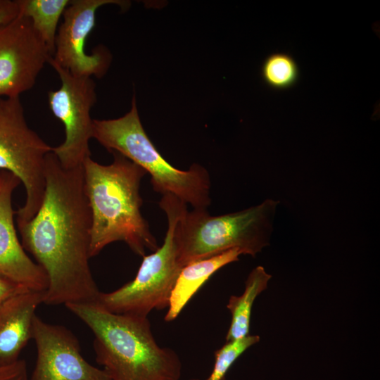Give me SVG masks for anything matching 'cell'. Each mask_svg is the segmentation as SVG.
<instances>
[{
  "label": "cell",
  "mask_w": 380,
  "mask_h": 380,
  "mask_svg": "<svg viewBox=\"0 0 380 380\" xmlns=\"http://www.w3.org/2000/svg\"><path fill=\"white\" fill-rule=\"evenodd\" d=\"M42 204L30 220L18 224L21 244L45 272L44 303H97L100 291L89 264L91 216L83 166L66 169L47 154Z\"/></svg>",
  "instance_id": "6da1fadb"
},
{
  "label": "cell",
  "mask_w": 380,
  "mask_h": 380,
  "mask_svg": "<svg viewBox=\"0 0 380 380\" xmlns=\"http://www.w3.org/2000/svg\"><path fill=\"white\" fill-rule=\"evenodd\" d=\"M113 161L101 165L88 157L84 161V191L88 200L91 230L90 258L115 241L125 242L144 257L158 243L141 213V181L146 172L124 156L110 152Z\"/></svg>",
  "instance_id": "7a4b0ae2"
},
{
  "label": "cell",
  "mask_w": 380,
  "mask_h": 380,
  "mask_svg": "<svg viewBox=\"0 0 380 380\" xmlns=\"http://www.w3.org/2000/svg\"><path fill=\"white\" fill-rule=\"evenodd\" d=\"M65 306L93 333L96 361L110 380L180 379L179 355L158 344L148 317L114 314L97 303Z\"/></svg>",
  "instance_id": "3957f363"
},
{
  "label": "cell",
  "mask_w": 380,
  "mask_h": 380,
  "mask_svg": "<svg viewBox=\"0 0 380 380\" xmlns=\"http://www.w3.org/2000/svg\"><path fill=\"white\" fill-rule=\"evenodd\" d=\"M92 138L110 153H120L149 173L155 191L162 195L171 194L193 209H207L210 205V179L207 170L194 163L187 170H181L163 157L144 129L135 95L129 111L123 116L93 120Z\"/></svg>",
  "instance_id": "277c9868"
},
{
  "label": "cell",
  "mask_w": 380,
  "mask_h": 380,
  "mask_svg": "<svg viewBox=\"0 0 380 380\" xmlns=\"http://www.w3.org/2000/svg\"><path fill=\"white\" fill-rule=\"evenodd\" d=\"M279 201L266 199L247 209L212 216L207 209L186 210L176 232L177 258L185 265L238 248L252 257L270 245Z\"/></svg>",
  "instance_id": "5b68a950"
},
{
  "label": "cell",
  "mask_w": 380,
  "mask_h": 380,
  "mask_svg": "<svg viewBox=\"0 0 380 380\" xmlns=\"http://www.w3.org/2000/svg\"><path fill=\"white\" fill-rule=\"evenodd\" d=\"M186 203L167 194L159 201L167 220V229L161 246L145 255L134 279L118 289L101 292L97 303L118 315L148 317L153 310L168 308L172 291L182 269L177 258L176 232Z\"/></svg>",
  "instance_id": "8992f818"
},
{
  "label": "cell",
  "mask_w": 380,
  "mask_h": 380,
  "mask_svg": "<svg viewBox=\"0 0 380 380\" xmlns=\"http://www.w3.org/2000/svg\"><path fill=\"white\" fill-rule=\"evenodd\" d=\"M52 148L27 125L20 97L0 96V169L15 175L26 193L15 212L18 224L31 220L42 204L45 159Z\"/></svg>",
  "instance_id": "52a82bcc"
},
{
  "label": "cell",
  "mask_w": 380,
  "mask_h": 380,
  "mask_svg": "<svg viewBox=\"0 0 380 380\" xmlns=\"http://www.w3.org/2000/svg\"><path fill=\"white\" fill-rule=\"evenodd\" d=\"M48 63L58 73L61 87L48 92L49 106L63 124L64 141L52 148L61 166L66 169L82 166L91 157L89 146L92 138L91 108L96 102V84L91 77H77L61 68L50 57Z\"/></svg>",
  "instance_id": "ba28073f"
},
{
  "label": "cell",
  "mask_w": 380,
  "mask_h": 380,
  "mask_svg": "<svg viewBox=\"0 0 380 380\" xmlns=\"http://www.w3.org/2000/svg\"><path fill=\"white\" fill-rule=\"evenodd\" d=\"M106 4H116L127 9L129 1L120 0H70L58 27L52 60L77 77H103L112 61L109 50L102 45L91 54L85 50V43L96 25L97 9Z\"/></svg>",
  "instance_id": "9c48e42d"
},
{
  "label": "cell",
  "mask_w": 380,
  "mask_h": 380,
  "mask_svg": "<svg viewBox=\"0 0 380 380\" xmlns=\"http://www.w3.org/2000/svg\"><path fill=\"white\" fill-rule=\"evenodd\" d=\"M50 57L27 18L0 26V96L20 97L31 89Z\"/></svg>",
  "instance_id": "30bf717a"
},
{
  "label": "cell",
  "mask_w": 380,
  "mask_h": 380,
  "mask_svg": "<svg viewBox=\"0 0 380 380\" xmlns=\"http://www.w3.org/2000/svg\"><path fill=\"white\" fill-rule=\"evenodd\" d=\"M32 339L37 359L30 380H110L102 369L83 357L77 338L65 327L47 323L36 315Z\"/></svg>",
  "instance_id": "8fae6325"
},
{
  "label": "cell",
  "mask_w": 380,
  "mask_h": 380,
  "mask_svg": "<svg viewBox=\"0 0 380 380\" xmlns=\"http://www.w3.org/2000/svg\"><path fill=\"white\" fill-rule=\"evenodd\" d=\"M20 183L11 172H0V274L30 290L45 291L46 274L26 253L14 226L11 198Z\"/></svg>",
  "instance_id": "7c38bea8"
},
{
  "label": "cell",
  "mask_w": 380,
  "mask_h": 380,
  "mask_svg": "<svg viewBox=\"0 0 380 380\" xmlns=\"http://www.w3.org/2000/svg\"><path fill=\"white\" fill-rule=\"evenodd\" d=\"M44 291L29 290L0 306V366L13 364L32 339V323Z\"/></svg>",
  "instance_id": "4fadbf2b"
},
{
  "label": "cell",
  "mask_w": 380,
  "mask_h": 380,
  "mask_svg": "<svg viewBox=\"0 0 380 380\" xmlns=\"http://www.w3.org/2000/svg\"><path fill=\"white\" fill-rule=\"evenodd\" d=\"M242 254L241 249L232 248L183 267L172 291L165 321L175 320L194 295L215 272L239 260V255Z\"/></svg>",
  "instance_id": "5bb4252c"
},
{
  "label": "cell",
  "mask_w": 380,
  "mask_h": 380,
  "mask_svg": "<svg viewBox=\"0 0 380 380\" xmlns=\"http://www.w3.org/2000/svg\"><path fill=\"white\" fill-rule=\"evenodd\" d=\"M271 277L263 267L257 266L248 275L243 293L239 296H230L227 308L232 315V320L226 335V341L242 338L249 335L253 303L267 288Z\"/></svg>",
  "instance_id": "9a60e30c"
},
{
  "label": "cell",
  "mask_w": 380,
  "mask_h": 380,
  "mask_svg": "<svg viewBox=\"0 0 380 380\" xmlns=\"http://www.w3.org/2000/svg\"><path fill=\"white\" fill-rule=\"evenodd\" d=\"M19 15L30 19L32 25L53 56L59 20L70 0H16Z\"/></svg>",
  "instance_id": "2e32d148"
},
{
  "label": "cell",
  "mask_w": 380,
  "mask_h": 380,
  "mask_svg": "<svg viewBox=\"0 0 380 380\" xmlns=\"http://www.w3.org/2000/svg\"><path fill=\"white\" fill-rule=\"evenodd\" d=\"M262 76L270 87L283 89L293 86L298 78V68L294 59L286 53H273L264 61Z\"/></svg>",
  "instance_id": "e0dca14e"
},
{
  "label": "cell",
  "mask_w": 380,
  "mask_h": 380,
  "mask_svg": "<svg viewBox=\"0 0 380 380\" xmlns=\"http://www.w3.org/2000/svg\"><path fill=\"white\" fill-rule=\"evenodd\" d=\"M259 341V336L249 334L242 338L226 341L215 352L214 367L205 380H226V374L236 359Z\"/></svg>",
  "instance_id": "ac0fdd59"
},
{
  "label": "cell",
  "mask_w": 380,
  "mask_h": 380,
  "mask_svg": "<svg viewBox=\"0 0 380 380\" xmlns=\"http://www.w3.org/2000/svg\"><path fill=\"white\" fill-rule=\"evenodd\" d=\"M0 380H30L26 362L19 359L13 364L0 366Z\"/></svg>",
  "instance_id": "d6986e66"
},
{
  "label": "cell",
  "mask_w": 380,
  "mask_h": 380,
  "mask_svg": "<svg viewBox=\"0 0 380 380\" xmlns=\"http://www.w3.org/2000/svg\"><path fill=\"white\" fill-rule=\"evenodd\" d=\"M29 290L24 286L0 274V306L11 297Z\"/></svg>",
  "instance_id": "ffe728a7"
},
{
  "label": "cell",
  "mask_w": 380,
  "mask_h": 380,
  "mask_svg": "<svg viewBox=\"0 0 380 380\" xmlns=\"http://www.w3.org/2000/svg\"><path fill=\"white\" fill-rule=\"evenodd\" d=\"M19 14L16 0H0V26L15 19Z\"/></svg>",
  "instance_id": "44dd1931"
},
{
  "label": "cell",
  "mask_w": 380,
  "mask_h": 380,
  "mask_svg": "<svg viewBox=\"0 0 380 380\" xmlns=\"http://www.w3.org/2000/svg\"><path fill=\"white\" fill-rule=\"evenodd\" d=\"M191 380H199V379H192Z\"/></svg>",
  "instance_id": "7402d4cb"
}]
</instances>
